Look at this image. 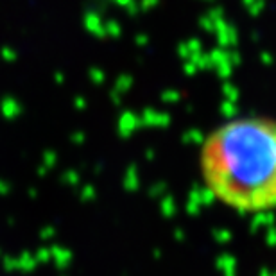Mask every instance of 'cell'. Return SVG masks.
<instances>
[{
  "label": "cell",
  "mask_w": 276,
  "mask_h": 276,
  "mask_svg": "<svg viewBox=\"0 0 276 276\" xmlns=\"http://www.w3.org/2000/svg\"><path fill=\"white\" fill-rule=\"evenodd\" d=\"M197 172L204 192L238 215L276 212V119L237 115L203 136Z\"/></svg>",
  "instance_id": "6da1fadb"
}]
</instances>
